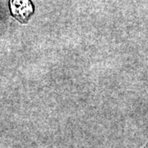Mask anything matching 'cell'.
<instances>
[{
	"label": "cell",
	"instance_id": "6da1fadb",
	"mask_svg": "<svg viewBox=\"0 0 148 148\" xmlns=\"http://www.w3.org/2000/svg\"><path fill=\"white\" fill-rule=\"evenodd\" d=\"M12 15L22 24L27 23L34 12V7L31 0H10Z\"/></svg>",
	"mask_w": 148,
	"mask_h": 148
}]
</instances>
